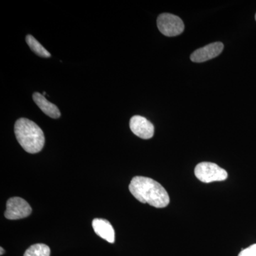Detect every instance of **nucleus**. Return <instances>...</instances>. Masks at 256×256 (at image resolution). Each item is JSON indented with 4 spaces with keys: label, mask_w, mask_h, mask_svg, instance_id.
<instances>
[{
    "label": "nucleus",
    "mask_w": 256,
    "mask_h": 256,
    "mask_svg": "<svg viewBox=\"0 0 256 256\" xmlns=\"http://www.w3.org/2000/svg\"><path fill=\"white\" fill-rule=\"evenodd\" d=\"M195 176L204 183L224 181L228 178V173L218 165L212 162H201L194 170Z\"/></svg>",
    "instance_id": "nucleus-3"
},
{
    "label": "nucleus",
    "mask_w": 256,
    "mask_h": 256,
    "mask_svg": "<svg viewBox=\"0 0 256 256\" xmlns=\"http://www.w3.org/2000/svg\"></svg>",
    "instance_id": "nucleus-14"
},
{
    "label": "nucleus",
    "mask_w": 256,
    "mask_h": 256,
    "mask_svg": "<svg viewBox=\"0 0 256 256\" xmlns=\"http://www.w3.org/2000/svg\"><path fill=\"white\" fill-rule=\"evenodd\" d=\"M32 212V207L24 200L20 197H12L6 202L4 216L10 220H21L28 216Z\"/></svg>",
    "instance_id": "nucleus-5"
},
{
    "label": "nucleus",
    "mask_w": 256,
    "mask_h": 256,
    "mask_svg": "<svg viewBox=\"0 0 256 256\" xmlns=\"http://www.w3.org/2000/svg\"><path fill=\"white\" fill-rule=\"evenodd\" d=\"M92 226L94 232L98 236L110 244H114L116 238L114 230L108 220L95 218L92 220Z\"/></svg>",
    "instance_id": "nucleus-8"
},
{
    "label": "nucleus",
    "mask_w": 256,
    "mask_h": 256,
    "mask_svg": "<svg viewBox=\"0 0 256 256\" xmlns=\"http://www.w3.org/2000/svg\"><path fill=\"white\" fill-rule=\"evenodd\" d=\"M4 249L2 248L1 247V256L3 255V254H4Z\"/></svg>",
    "instance_id": "nucleus-13"
},
{
    "label": "nucleus",
    "mask_w": 256,
    "mask_h": 256,
    "mask_svg": "<svg viewBox=\"0 0 256 256\" xmlns=\"http://www.w3.org/2000/svg\"><path fill=\"white\" fill-rule=\"evenodd\" d=\"M33 99L37 106L41 109L44 114L52 118L57 119L60 118V112L57 106L50 102L40 92L33 94Z\"/></svg>",
    "instance_id": "nucleus-9"
},
{
    "label": "nucleus",
    "mask_w": 256,
    "mask_h": 256,
    "mask_svg": "<svg viewBox=\"0 0 256 256\" xmlns=\"http://www.w3.org/2000/svg\"><path fill=\"white\" fill-rule=\"evenodd\" d=\"M50 250L48 246L37 244L28 248L24 256H50Z\"/></svg>",
    "instance_id": "nucleus-11"
},
{
    "label": "nucleus",
    "mask_w": 256,
    "mask_h": 256,
    "mask_svg": "<svg viewBox=\"0 0 256 256\" xmlns=\"http://www.w3.org/2000/svg\"><path fill=\"white\" fill-rule=\"evenodd\" d=\"M238 256H256V244L244 249Z\"/></svg>",
    "instance_id": "nucleus-12"
},
{
    "label": "nucleus",
    "mask_w": 256,
    "mask_h": 256,
    "mask_svg": "<svg viewBox=\"0 0 256 256\" xmlns=\"http://www.w3.org/2000/svg\"><path fill=\"white\" fill-rule=\"evenodd\" d=\"M130 192L136 200L156 208H164L170 204L168 192L160 183L146 176H134L129 185Z\"/></svg>",
    "instance_id": "nucleus-1"
},
{
    "label": "nucleus",
    "mask_w": 256,
    "mask_h": 256,
    "mask_svg": "<svg viewBox=\"0 0 256 256\" xmlns=\"http://www.w3.org/2000/svg\"><path fill=\"white\" fill-rule=\"evenodd\" d=\"M14 133L20 146L31 154L40 152L44 146L45 138L40 126L26 118H20L14 124Z\"/></svg>",
    "instance_id": "nucleus-2"
},
{
    "label": "nucleus",
    "mask_w": 256,
    "mask_h": 256,
    "mask_svg": "<svg viewBox=\"0 0 256 256\" xmlns=\"http://www.w3.org/2000/svg\"><path fill=\"white\" fill-rule=\"evenodd\" d=\"M224 50L222 42H215L202 47L192 54L191 60L196 63H202L218 56Z\"/></svg>",
    "instance_id": "nucleus-7"
},
{
    "label": "nucleus",
    "mask_w": 256,
    "mask_h": 256,
    "mask_svg": "<svg viewBox=\"0 0 256 256\" xmlns=\"http://www.w3.org/2000/svg\"><path fill=\"white\" fill-rule=\"evenodd\" d=\"M130 128L136 136L142 139H150L154 136V126L142 116H133L130 121Z\"/></svg>",
    "instance_id": "nucleus-6"
},
{
    "label": "nucleus",
    "mask_w": 256,
    "mask_h": 256,
    "mask_svg": "<svg viewBox=\"0 0 256 256\" xmlns=\"http://www.w3.org/2000/svg\"><path fill=\"white\" fill-rule=\"evenodd\" d=\"M26 42L32 52H34L38 56L44 58H48L50 56V52L32 35L28 34L26 36Z\"/></svg>",
    "instance_id": "nucleus-10"
},
{
    "label": "nucleus",
    "mask_w": 256,
    "mask_h": 256,
    "mask_svg": "<svg viewBox=\"0 0 256 256\" xmlns=\"http://www.w3.org/2000/svg\"><path fill=\"white\" fill-rule=\"evenodd\" d=\"M156 24L160 32L166 36H178L184 30L182 20L176 15L169 13L160 14Z\"/></svg>",
    "instance_id": "nucleus-4"
}]
</instances>
